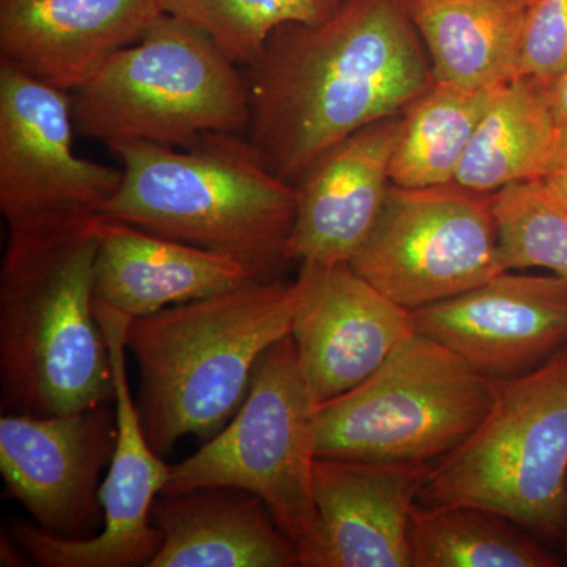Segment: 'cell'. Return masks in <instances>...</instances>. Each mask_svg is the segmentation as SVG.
I'll list each match as a JSON object with an SVG mask.
<instances>
[{"label":"cell","mask_w":567,"mask_h":567,"mask_svg":"<svg viewBox=\"0 0 567 567\" xmlns=\"http://www.w3.org/2000/svg\"><path fill=\"white\" fill-rule=\"evenodd\" d=\"M434 84L405 0H342L324 21L271 33L246 74V132L295 185L338 142L402 114Z\"/></svg>","instance_id":"obj_1"},{"label":"cell","mask_w":567,"mask_h":567,"mask_svg":"<svg viewBox=\"0 0 567 567\" xmlns=\"http://www.w3.org/2000/svg\"><path fill=\"white\" fill-rule=\"evenodd\" d=\"M102 215L9 226L0 270V385L9 413L70 415L115 401L95 312Z\"/></svg>","instance_id":"obj_2"},{"label":"cell","mask_w":567,"mask_h":567,"mask_svg":"<svg viewBox=\"0 0 567 567\" xmlns=\"http://www.w3.org/2000/svg\"><path fill=\"white\" fill-rule=\"evenodd\" d=\"M315 267L295 281H249L229 292L132 319L126 352L140 368L142 427L163 456L188 435L212 439L244 404L254 369L292 333Z\"/></svg>","instance_id":"obj_3"},{"label":"cell","mask_w":567,"mask_h":567,"mask_svg":"<svg viewBox=\"0 0 567 567\" xmlns=\"http://www.w3.org/2000/svg\"><path fill=\"white\" fill-rule=\"evenodd\" d=\"M122 183L102 216L223 254L256 281L281 279L297 208L292 183L249 140L205 134L188 147L118 142Z\"/></svg>","instance_id":"obj_4"},{"label":"cell","mask_w":567,"mask_h":567,"mask_svg":"<svg viewBox=\"0 0 567 567\" xmlns=\"http://www.w3.org/2000/svg\"><path fill=\"white\" fill-rule=\"evenodd\" d=\"M417 505L494 511L544 543L567 527V344L517 379L495 382L486 417L425 476Z\"/></svg>","instance_id":"obj_5"},{"label":"cell","mask_w":567,"mask_h":567,"mask_svg":"<svg viewBox=\"0 0 567 567\" xmlns=\"http://www.w3.org/2000/svg\"><path fill=\"white\" fill-rule=\"evenodd\" d=\"M204 32L164 13L132 47L71 93L76 133L111 145L188 147L248 130V85Z\"/></svg>","instance_id":"obj_6"},{"label":"cell","mask_w":567,"mask_h":567,"mask_svg":"<svg viewBox=\"0 0 567 567\" xmlns=\"http://www.w3.org/2000/svg\"><path fill=\"white\" fill-rule=\"evenodd\" d=\"M494 399V380L415 330L361 385L317 405V457L435 464L473 434Z\"/></svg>","instance_id":"obj_7"},{"label":"cell","mask_w":567,"mask_h":567,"mask_svg":"<svg viewBox=\"0 0 567 567\" xmlns=\"http://www.w3.org/2000/svg\"><path fill=\"white\" fill-rule=\"evenodd\" d=\"M317 405L292 334H287L260 358L229 424L193 456L171 465L162 495L207 487L251 492L264 499L300 555L317 527Z\"/></svg>","instance_id":"obj_8"},{"label":"cell","mask_w":567,"mask_h":567,"mask_svg":"<svg viewBox=\"0 0 567 567\" xmlns=\"http://www.w3.org/2000/svg\"><path fill=\"white\" fill-rule=\"evenodd\" d=\"M494 196L456 182L429 188L391 183L350 267L409 311L468 292L505 271Z\"/></svg>","instance_id":"obj_9"},{"label":"cell","mask_w":567,"mask_h":567,"mask_svg":"<svg viewBox=\"0 0 567 567\" xmlns=\"http://www.w3.org/2000/svg\"><path fill=\"white\" fill-rule=\"evenodd\" d=\"M71 93L0 63V212L9 226L102 215L122 169L81 158Z\"/></svg>","instance_id":"obj_10"},{"label":"cell","mask_w":567,"mask_h":567,"mask_svg":"<svg viewBox=\"0 0 567 567\" xmlns=\"http://www.w3.org/2000/svg\"><path fill=\"white\" fill-rule=\"evenodd\" d=\"M95 312L110 349L118 429L110 470L100 487L103 527L87 539H63L37 525L11 522L9 536L39 566H148L163 544L162 532L152 522V507L162 495L171 465L148 443L130 391L125 333L132 317L96 305Z\"/></svg>","instance_id":"obj_11"},{"label":"cell","mask_w":567,"mask_h":567,"mask_svg":"<svg viewBox=\"0 0 567 567\" xmlns=\"http://www.w3.org/2000/svg\"><path fill=\"white\" fill-rule=\"evenodd\" d=\"M117 415L107 404L39 416L0 417V473L6 494L37 527L63 539H87L103 527L100 475L117 443Z\"/></svg>","instance_id":"obj_12"},{"label":"cell","mask_w":567,"mask_h":567,"mask_svg":"<svg viewBox=\"0 0 567 567\" xmlns=\"http://www.w3.org/2000/svg\"><path fill=\"white\" fill-rule=\"evenodd\" d=\"M415 330L488 380L535 371L567 344V278L503 271L475 289L412 311Z\"/></svg>","instance_id":"obj_13"},{"label":"cell","mask_w":567,"mask_h":567,"mask_svg":"<svg viewBox=\"0 0 567 567\" xmlns=\"http://www.w3.org/2000/svg\"><path fill=\"white\" fill-rule=\"evenodd\" d=\"M432 465L317 457V527L300 567H412L410 520Z\"/></svg>","instance_id":"obj_14"},{"label":"cell","mask_w":567,"mask_h":567,"mask_svg":"<svg viewBox=\"0 0 567 567\" xmlns=\"http://www.w3.org/2000/svg\"><path fill=\"white\" fill-rule=\"evenodd\" d=\"M315 267L292 328L298 360L319 404L374 374L415 331L412 311L395 303L350 264Z\"/></svg>","instance_id":"obj_15"},{"label":"cell","mask_w":567,"mask_h":567,"mask_svg":"<svg viewBox=\"0 0 567 567\" xmlns=\"http://www.w3.org/2000/svg\"><path fill=\"white\" fill-rule=\"evenodd\" d=\"M404 112L371 123L323 153L295 183L290 260L350 264L374 229L390 192Z\"/></svg>","instance_id":"obj_16"},{"label":"cell","mask_w":567,"mask_h":567,"mask_svg":"<svg viewBox=\"0 0 567 567\" xmlns=\"http://www.w3.org/2000/svg\"><path fill=\"white\" fill-rule=\"evenodd\" d=\"M163 14L159 0H0V63L73 93Z\"/></svg>","instance_id":"obj_17"},{"label":"cell","mask_w":567,"mask_h":567,"mask_svg":"<svg viewBox=\"0 0 567 567\" xmlns=\"http://www.w3.org/2000/svg\"><path fill=\"white\" fill-rule=\"evenodd\" d=\"M256 281L244 264L104 218L95 262V305L137 317Z\"/></svg>","instance_id":"obj_18"},{"label":"cell","mask_w":567,"mask_h":567,"mask_svg":"<svg viewBox=\"0 0 567 567\" xmlns=\"http://www.w3.org/2000/svg\"><path fill=\"white\" fill-rule=\"evenodd\" d=\"M152 522L163 544L147 567H300L264 499L244 488L159 495Z\"/></svg>","instance_id":"obj_19"},{"label":"cell","mask_w":567,"mask_h":567,"mask_svg":"<svg viewBox=\"0 0 567 567\" xmlns=\"http://www.w3.org/2000/svg\"><path fill=\"white\" fill-rule=\"evenodd\" d=\"M434 81L481 91L518 76L527 7L505 0H405Z\"/></svg>","instance_id":"obj_20"},{"label":"cell","mask_w":567,"mask_h":567,"mask_svg":"<svg viewBox=\"0 0 567 567\" xmlns=\"http://www.w3.org/2000/svg\"><path fill=\"white\" fill-rule=\"evenodd\" d=\"M559 132L548 84L518 76L496 91L454 182L472 192L495 194L516 183L543 181Z\"/></svg>","instance_id":"obj_21"},{"label":"cell","mask_w":567,"mask_h":567,"mask_svg":"<svg viewBox=\"0 0 567 567\" xmlns=\"http://www.w3.org/2000/svg\"><path fill=\"white\" fill-rule=\"evenodd\" d=\"M412 567H557L563 558L516 522L484 507L417 505L410 520Z\"/></svg>","instance_id":"obj_22"},{"label":"cell","mask_w":567,"mask_h":567,"mask_svg":"<svg viewBox=\"0 0 567 567\" xmlns=\"http://www.w3.org/2000/svg\"><path fill=\"white\" fill-rule=\"evenodd\" d=\"M498 89L470 91L435 82L410 104L391 159V183L429 188L456 181L477 123Z\"/></svg>","instance_id":"obj_23"},{"label":"cell","mask_w":567,"mask_h":567,"mask_svg":"<svg viewBox=\"0 0 567 567\" xmlns=\"http://www.w3.org/2000/svg\"><path fill=\"white\" fill-rule=\"evenodd\" d=\"M342 0H159L164 13L204 32L238 66L252 65L276 29L330 18Z\"/></svg>","instance_id":"obj_24"},{"label":"cell","mask_w":567,"mask_h":567,"mask_svg":"<svg viewBox=\"0 0 567 567\" xmlns=\"http://www.w3.org/2000/svg\"><path fill=\"white\" fill-rule=\"evenodd\" d=\"M494 207L505 271L546 268L567 278V210L543 181L506 186Z\"/></svg>","instance_id":"obj_25"},{"label":"cell","mask_w":567,"mask_h":567,"mask_svg":"<svg viewBox=\"0 0 567 567\" xmlns=\"http://www.w3.org/2000/svg\"><path fill=\"white\" fill-rule=\"evenodd\" d=\"M566 62L567 0H536L528 9L518 76L550 85Z\"/></svg>","instance_id":"obj_26"},{"label":"cell","mask_w":567,"mask_h":567,"mask_svg":"<svg viewBox=\"0 0 567 567\" xmlns=\"http://www.w3.org/2000/svg\"><path fill=\"white\" fill-rule=\"evenodd\" d=\"M543 183L548 194L567 210V125L561 126L557 151Z\"/></svg>","instance_id":"obj_27"},{"label":"cell","mask_w":567,"mask_h":567,"mask_svg":"<svg viewBox=\"0 0 567 567\" xmlns=\"http://www.w3.org/2000/svg\"><path fill=\"white\" fill-rule=\"evenodd\" d=\"M548 99L559 126L567 125V62L548 85Z\"/></svg>","instance_id":"obj_28"},{"label":"cell","mask_w":567,"mask_h":567,"mask_svg":"<svg viewBox=\"0 0 567 567\" xmlns=\"http://www.w3.org/2000/svg\"><path fill=\"white\" fill-rule=\"evenodd\" d=\"M18 544L14 543L13 539L9 536L6 543V536L2 537V557H0V561H2V566H24L25 561L24 557H21L20 551L17 550Z\"/></svg>","instance_id":"obj_29"},{"label":"cell","mask_w":567,"mask_h":567,"mask_svg":"<svg viewBox=\"0 0 567 567\" xmlns=\"http://www.w3.org/2000/svg\"><path fill=\"white\" fill-rule=\"evenodd\" d=\"M505 2L514 3V6L527 7V9H529L536 0H505Z\"/></svg>","instance_id":"obj_30"},{"label":"cell","mask_w":567,"mask_h":567,"mask_svg":"<svg viewBox=\"0 0 567 567\" xmlns=\"http://www.w3.org/2000/svg\"><path fill=\"white\" fill-rule=\"evenodd\" d=\"M561 544H563V551H565V558H563V561H567V527H566L565 537H563Z\"/></svg>","instance_id":"obj_31"}]
</instances>
